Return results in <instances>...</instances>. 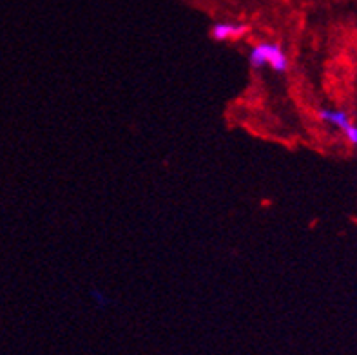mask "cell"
I'll list each match as a JSON object with an SVG mask.
<instances>
[{
	"label": "cell",
	"mask_w": 357,
	"mask_h": 355,
	"mask_svg": "<svg viewBox=\"0 0 357 355\" xmlns=\"http://www.w3.org/2000/svg\"><path fill=\"white\" fill-rule=\"evenodd\" d=\"M249 31V26L245 24H234V22H217L214 24L213 29H211V35L216 40H234V38H241L243 35H247Z\"/></svg>",
	"instance_id": "2"
},
{
	"label": "cell",
	"mask_w": 357,
	"mask_h": 355,
	"mask_svg": "<svg viewBox=\"0 0 357 355\" xmlns=\"http://www.w3.org/2000/svg\"><path fill=\"white\" fill-rule=\"evenodd\" d=\"M319 118H321L323 122H326V124L334 125V127H337V129H341V131H345L348 125L352 124V122H350V116H348L345 111L321 109V111H319Z\"/></svg>",
	"instance_id": "3"
},
{
	"label": "cell",
	"mask_w": 357,
	"mask_h": 355,
	"mask_svg": "<svg viewBox=\"0 0 357 355\" xmlns=\"http://www.w3.org/2000/svg\"><path fill=\"white\" fill-rule=\"evenodd\" d=\"M343 133H345V136H347V140L350 142V144L357 145V125L350 124L347 129L343 131Z\"/></svg>",
	"instance_id": "4"
},
{
	"label": "cell",
	"mask_w": 357,
	"mask_h": 355,
	"mask_svg": "<svg viewBox=\"0 0 357 355\" xmlns=\"http://www.w3.org/2000/svg\"><path fill=\"white\" fill-rule=\"evenodd\" d=\"M249 62L254 69L270 66L276 73H285L289 66L283 47L272 42H261L258 46H254L249 53Z\"/></svg>",
	"instance_id": "1"
}]
</instances>
